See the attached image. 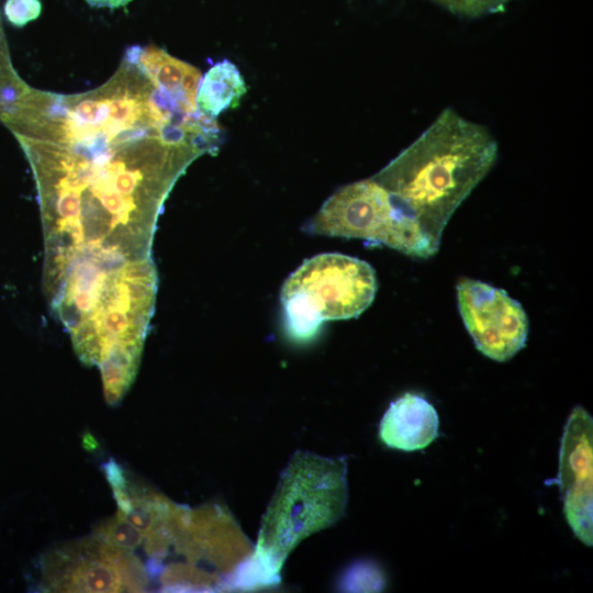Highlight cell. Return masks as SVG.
Returning <instances> with one entry per match:
<instances>
[{
  "label": "cell",
  "mask_w": 593,
  "mask_h": 593,
  "mask_svg": "<svg viewBox=\"0 0 593 593\" xmlns=\"http://www.w3.org/2000/svg\"><path fill=\"white\" fill-rule=\"evenodd\" d=\"M41 579L49 592H143L147 585L145 567L133 551L93 535L48 551Z\"/></svg>",
  "instance_id": "8992f818"
},
{
  "label": "cell",
  "mask_w": 593,
  "mask_h": 593,
  "mask_svg": "<svg viewBox=\"0 0 593 593\" xmlns=\"http://www.w3.org/2000/svg\"><path fill=\"white\" fill-rule=\"evenodd\" d=\"M593 419L575 406L563 428L558 479L566 519L573 534L586 546L592 532Z\"/></svg>",
  "instance_id": "ba28073f"
},
{
  "label": "cell",
  "mask_w": 593,
  "mask_h": 593,
  "mask_svg": "<svg viewBox=\"0 0 593 593\" xmlns=\"http://www.w3.org/2000/svg\"><path fill=\"white\" fill-rule=\"evenodd\" d=\"M457 301L463 324L484 356L502 362L525 347L527 315L505 290L461 278L457 283Z\"/></svg>",
  "instance_id": "52a82bcc"
},
{
  "label": "cell",
  "mask_w": 593,
  "mask_h": 593,
  "mask_svg": "<svg viewBox=\"0 0 593 593\" xmlns=\"http://www.w3.org/2000/svg\"><path fill=\"white\" fill-rule=\"evenodd\" d=\"M347 588L351 591H377L383 579L377 568L370 564H358L347 575Z\"/></svg>",
  "instance_id": "9a60e30c"
},
{
  "label": "cell",
  "mask_w": 593,
  "mask_h": 593,
  "mask_svg": "<svg viewBox=\"0 0 593 593\" xmlns=\"http://www.w3.org/2000/svg\"><path fill=\"white\" fill-rule=\"evenodd\" d=\"M42 11L40 0H5L3 12L5 19L14 26L22 27L37 19Z\"/></svg>",
  "instance_id": "5bb4252c"
},
{
  "label": "cell",
  "mask_w": 593,
  "mask_h": 593,
  "mask_svg": "<svg viewBox=\"0 0 593 593\" xmlns=\"http://www.w3.org/2000/svg\"><path fill=\"white\" fill-rule=\"evenodd\" d=\"M437 411L426 399L405 393L385 411L379 436L390 448L414 451L426 448L438 437Z\"/></svg>",
  "instance_id": "9c48e42d"
},
{
  "label": "cell",
  "mask_w": 593,
  "mask_h": 593,
  "mask_svg": "<svg viewBox=\"0 0 593 593\" xmlns=\"http://www.w3.org/2000/svg\"><path fill=\"white\" fill-rule=\"evenodd\" d=\"M378 289L374 269L365 260L337 253L304 261L282 286L280 300L287 332L307 340L326 321L359 316Z\"/></svg>",
  "instance_id": "3957f363"
},
{
  "label": "cell",
  "mask_w": 593,
  "mask_h": 593,
  "mask_svg": "<svg viewBox=\"0 0 593 593\" xmlns=\"http://www.w3.org/2000/svg\"><path fill=\"white\" fill-rule=\"evenodd\" d=\"M246 90L245 80L237 67L230 60H222L201 78L197 108L199 112L214 120L225 110L235 108Z\"/></svg>",
  "instance_id": "8fae6325"
},
{
  "label": "cell",
  "mask_w": 593,
  "mask_h": 593,
  "mask_svg": "<svg viewBox=\"0 0 593 593\" xmlns=\"http://www.w3.org/2000/svg\"><path fill=\"white\" fill-rule=\"evenodd\" d=\"M497 152L485 126L447 108L372 178L439 246L451 215L493 167Z\"/></svg>",
  "instance_id": "7a4b0ae2"
},
{
  "label": "cell",
  "mask_w": 593,
  "mask_h": 593,
  "mask_svg": "<svg viewBox=\"0 0 593 593\" xmlns=\"http://www.w3.org/2000/svg\"><path fill=\"white\" fill-rule=\"evenodd\" d=\"M304 230L317 235L361 238L417 258H428L439 247L374 178L337 190Z\"/></svg>",
  "instance_id": "277c9868"
},
{
  "label": "cell",
  "mask_w": 593,
  "mask_h": 593,
  "mask_svg": "<svg viewBox=\"0 0 593 593\" xmlns=\"http://www.w3.org/2000/svg\"><path fill=\"white\" fill-rule=\"evenodd\" d=\"M90 5L96 8H120L126 5L132 0H86Z\"/></svg>",
  "instance_id": "2e32d148"
},
{
  "label": "cell",
  "mask_w": 593,
  "mask_h": 593,
  "mask_svg": "<svg viewBox=\"0 0 593 593\" xmlns=\"http://www.w3.org/2000/svg\"><path fill=\"white\" fill-rule=\"evenodd\" d=\"M127 55L136 63L152 83L181 111L195 113L200 71L158 47L130 49Z\"/></svg>",
  "instance_id": "30bf717a"
},
{
  "label": "cell",
  "mask_w": 593,
  "mask_h": 593,
  "mask_svg": "<svg viewBox=\"0 0 593 593\" xmlns=\"http://www.w3.org/2000/svg\"><path fill=\"white\" fill-rule=\"evenodd\" d=\"M101 541L125 550H135L145 540V535L132 525L125 516L118 513L101 522L92 534Z\"/></svg>",
  "instance_id": "7c38bea8"
},
{
  "label": "cell",
  "mask_w": 593,
  "mask_h": 593,
  "mask_svg": "<svg viewBox=\"0 0 593 593\" xmlns=\"http://www.w3.org/2000/svg\"><path fill=\"white\" fill-rule=\"evenodd\" d=\"M454 13L479 16L502 11L513 0H434Z\"/></svg>",
  "instance_id": "4fadbf2b"
},
{
  "label": "cell",
  "mask_w": 593,
  "mask_h": 593,
  "mask_svg": "<svg viewBox=\"0 0 593 593\" xmlns=\"http://www.w3.org/2000/svg\"><path fill=\"white\" fill-rule=\"evenodd\" d=\"M3 121L36 181L44 276L150 259L168 193L219 136L213 121L180 112L128 56L86 93L27 89Z\"/></svg>",
  "instance_id": "6da1fadb"
},
{
  "label": "cell",
  "mask_w": 593,
  "mask_h": 593,
  "mask_svg": "<svg viewBox=\"0 0 593 593\" xmlns=\"http://www.w3.org/2000/svg\"><path fill=\"white\" fill-rule=\"evenodd\" d=\"M314 467L294 465L277 494L275 506L262 535L271 538L260 542L271 544L277 559L302 537L335 522L344 512L347 500L346 463L344 460H320ZM259 545V546H260Z\"/></svg>",
  "instance_id": "5b68a950"
}]
</instances>
